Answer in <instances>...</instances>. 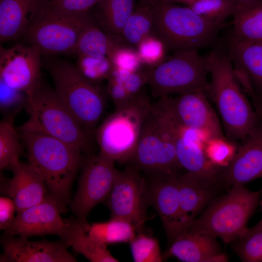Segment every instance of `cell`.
<instances>
[{"mask_svg":"<svg viewBox=\"0 0 262 262\" xmlns=\"http://www.w3.org/2000/svg\"><path fill=\"white\" fill-rule=\"evenodd\" d=\"M112 74L115 76L123 84L127 92L134 98L147 84V69L131 72L114 67Z\"/></svg>","mask_w":262,"mask_h":262,"instance_id":"39","label":"cell"},{"mask_svg":"<svg viewBox=\"0 0 262 262\" xmlns=\"http://www.w3.org/2000/svg\"><path fill=\"white\" fill-rule=\"evenodd\" d=\"M28 162L43 178L49 194L62 212L69 203L71 185L82 166V153L78 148L49 135L19 131Z\"/></svg>","mask_w":262,"mask_h":262,"instance_id":"2","label":"cell"},{"mask_svg":"<svg viewBox=\"0 0 262 262\" xmlns=\"http://www.w3.org/2000/svg\"><path fill=\"white\" fill-rule=\"evenodd\" d=\"M164 260L175 257L184 262H226L227 256L222 251L216 238L187 229L171 242L163 254Z\"/></svg>","mask_w":262,"mask_h":262,"instance_id":"20","label":"cell"},{"mask_svg":"<svg viewBox=\"0 0 262 262\" xmlns=\"http://www.w3.org/2000/svg\"><path fill=\"white\" fill-rule=\"evenodd\" d=\"M180 206L185 230L212 200L215 184L189 173L177 177Z\"/></svg>","mask_w":262,"mask_h":262,"instance_id":"23","label":"cell"},{"mask_svg":"<svg viewBox=\"0 0 262 262\" xmlns=\"http://www.w3.org/2000/svg\"><path fill=\"white\" fill-rule=\"evenodd\" d=\"M41 50L36 47L17 44L0 48V79L10 87L25 93L33 91L41 82Z\"/></svg>","mask_w":262,"mask_h":262,"instance_id":"13","label":"cell"},{"mask_svg":"<svg viewBox=\"0 0 262 262\" xmlns=\"http://www.w3.org/2000/svg\"><path fill=\"white\" fill-rule=\"evenodd\" d=\"M44 64L59 98L91 134L105 109L106 98L102 89L86 80L69 62L48 59Z\"/></svg>","mask_w":262,"mask_h":262,"instance_id":"7","label":"cell"},{"mask_svg":"<svg viewBox=\"0 0 262 262\" xmlns=\"http://www.w3.org/2000/svg\"><path fill=\"white\" fill-rule=\"evenodd\" d=\"M239 5L246 4L255 2L261 0H232Z\"/></svg>","mask_w":262,"mask_h":262,"instance_id":"45","label":"cell"},{"mask_svg":"<svg viewBox=\"0 0 262 262\" xmlns=\"http://www.w3.org/2000/svg\"><path fill=\"white\" fill-rule=\"evenodd\" d=\"M153 33L167 50H196L217 41L222 25L209 21L188 6L158 1L152 6Z\"/></svg>","mask_w":262,"mask_h":262,"instance_id":"4","label":"cell"},{"mask_svg":"<svg viewBox=\"0 0 262 262\" xmlns=\"http://www.w3.org/2000/svg\"><path fill=\"white\" fill-rule=\"evenodd\" d=\"M14 116H6L0 123V169H11L19 161L24 146L14 125Z\"/></svg>","mask_w":262,"mask_h":262,"instance_id":"30","label":"cell"},{"mask_svg":"<svg viewBox=\"0 0 262 262\" xmlns=\"http://www.w3.org/2000/svg\"><path fill=\"white\" fill-rule=\"evenodd\" d=\"M97 18L106 33L121 37L122 31L134 10V0H101Z\"/></svg>","mask_w":262,"mask_h":262,"instance_id":"27","label":"cell"},{"mask_svg":"<svg viewBox=\"0 0 262 262\" xmlns=\"http://www.w3.org/2000/svg\"><path fill=\"white\" fill-rule=\"evenodd\" d=\"M25 109L29 119L16 128L19 131L45 134L68 144L82 153L91 150L88 132L53 90L41 82L27 95Z\"/></svg>","mask_w":262,"mask_h":262,"instance_id":"3","label":"cell"},{"mask_svg":"<svg viewBox=\"0 0 262 262\" xmlns=\"http://www.w3.org/2000/svg\"><path fill=\"white\" fill-rule=\"evenodd\" d=\"M147 69V84L154 98L196 91L207 93V61L197 50L175 51L159 65Z\"/></svg>","mask_w":262,"mask_h":262,"instance_id":"8","label":"cell"},{"mask_svg":"<svg viewBox=\"0 0 262 262\" xmlns=\"http://www.w3.org/2000/svg\"><path fill=\"white\" fill-rule=\"evenodd\" d=\"M136 48L143 65L148 67L156 66L166 59L167 49L164 43L154 33L143 39Z\"/></svg>","mask_w":262,"mask_h":262,"instance_id":"37","label":"cell"},{"mask_svg":"<svg viewBox=\"0 0 262 262\" xmlns=\"http://www.w3.org/2000/svg\"><path fill=\"white\" fill-rule=\"evenodd\" d=\"M242 141L229 164L222 170L221 180L231 187L262 177V123Z\"/></svg>","mask_w":262,"mask_h":262,"instance_id":"18","label":"cell"},{"mask_svg":"<svg viewBox=\"0 0 262 262\" xmlns=\"http://www.w3.org/2000/svg\"><path fill=\"white\" fill-rule=\"evenodd\" d=\"M27 95L22 92L14 89L0 81V109L7 112L11 116H15L22 108L25 107Z\"/></svg>","mask_w":262,"mask_h":262,"instance_id":"40","label":"cell"},{"mask_svg":"<svg viewBox=\"0 0 262 262\" xmlns=\"http://www.w3.org/2000/svg\"><path fill=\"white\" fill-rule=\"evenodd\" d=\"M211 75L206 94L214 103L227 139L243 140L260 123L243 91L227 53L213 50L205 56Z\"/></svg>","mask_w":262,"mask_h":262,"instance_id":"1","label":"cell"},{"mask_svg":"<svg viewBox=\"0 0 262 262\" xmlns=\"http://www.w3.org/2000/svg\"><path fill=\"white\" fill-rule=\"evenodd\" d=\"M75 66L83 78L97 84L107 80L114 68L108 57L78 56Z\"/></svg>","mask_w":262,"mask_h":262,"instance_id":"33","label":"cell"},{"mask_svg":"<svg viewBox=\"0 0 262 262\" xmlns=\"http://www.w3.org/2000/svg\"><path fill=\"white\" fill-rule=\"evenodd\" d=\"M226 48L231 62L246 72L262 99V43L247 42L231 33L227 39Z\"/></svg>","mask_w":262,"mask_h":262,"instance_id":"24","label":"cell"},{"mask_svg":"<svg viewBox=\"0 0 262 262\" xmlns=\"http://www.w3.org/2000/svg\"><path fill=\"white\" fill-rule=\"evenodd\" d=\"M206 95L204 92L196 91L180 94L174 98L169 96L164 97L172 114L185 127L204 134L206 141L225 137L218 118Z\"/></svg>","mask_w":262,"mask_h":262,"instance_id":"15","label":"cell"},{"mask_svg":"<svg viewBox=\"0 0 262 262\" xmlns=\"http://www.w3.org/2000/svg\"><path fill=\"white\" fill-rule=\"evenodd\" d=\"M115 68L135 72L142 69L143 64L133 47L123 45L117 48L108 57Z\"/></svg>","mask_w":262,"mask_h":262,"instance_id":"38","label":"cell"},{"mask_svg":"<svg viewBox=\"0 0 262 262\" xmlns=\"http://www.w3.org/2000/svg\"><path fill=\"white\" fill-rule=\"evenodd\" d=\"M154 33L152 6L143 4L134 9L120 35L123 41L132 47L148 35Z\"/></svg>","mask_w":262,"mask_h":262,"instance_id":"31","label":"cell"},{"mask_svg":"<svg viewBox=\"0 0 262 262\" xmlns=\"http://www.w3.org/2000/svg\"><path fill=\"white\" fill-rule=\"evenodd\" d=\"M11 170L14 175L7 182L4 191L14 201L17 213L45 199L48 189L44 180L28 162L19 160Z\"/></svg>","mask_w":262,"mask_h":262,"instance_id":"21","label":"cell"},{"mask_svg":"<svg viewBox=\"0 0 262 262\" xmlns=\"http://www.w3.org/2000/svg\"><path fill=\"white\" fill-rule=\"evenodd\" d=\"M260 196H261V199L260 201V202L261 205L262 211V189L260 192ZM254 227L257 228H262V218L261 219V220L259 222V223L257 224H256L255 226H254Z\"/></svg>","mask_w":262,"mask_h":262,"instance_id":"47","label":"cell"},{"mask_svg":"<svg viewBox=\"0 0 262 262\" xmlns=\"http://www.w3.org/2000/svg\"><path fill=\"white\" fill-rule=\"evenodd\" d=\"M133 260L135 262H161L164 260L158 240L140 232L130 242Z\"/></svg>","mask_w":262,"mask_h":262,"instance_id":"34","label":"cell"},{"mask_svg":"<svg viewBox=\"0 0 262 262\" xmlns=\"http://www.w3.org/2000/svg\"><path fill=\"white\" fill-rule=\"evenodd\" d=\"M260 198L259 192L233 186L227 194L213 200L187 229L218 237L225 244L237 241L247 230V223Z\"/></svg>","mask_w":262,"mask_h":262,"instance_id":"5","label":"cell"},{"mask_svg":"<svg viewBox=\"0 0 262 262\" xmlns=\"http://www.w3.org/2000/svg\"><path fill=\"white\" fill-rule=\"evenodd\" d=\"M107 81V93L115 109L124 106L133 98L130 96L122 82L112 73Z\"/></svg>","mask_w":262,"mask_h":262,"instance_id":"42","label":"cell"},{"mask_svg":"<svg viewBox=\"0 0 262 262\" xmlns=\"http://www.w3.org/2000/svg\"><path fill=\"white\" fill-rule=\"evenodd\" d=\"M160 116L172 133L181 168L186 172L216 185L221 180L222 168L208 159L204 148L195 139L196 133L181 125L169 111H163Z\"/></svg>","mask_w":262,"mask_h":262,"instance_id":"14","label":"cell"},{"mask_svg":"<svg viewBox=\"0 0 262 262\" xmlns=\"http://www.w3.org/2000/svg\"><path fill=\"white\" fill-rule=\"evenodd\" d=\"M101 0H46L44 6L49 10L68 13H83Z\"/></svg>","mask_w":262,"mask_h":262,"instance_id":"41","label":"cell"},{"mask_svg":"<svg viewBox=\"0 0 262 262\" xmlns=\"http://www.w3.org/2000/svg\"><path fill=\"white\" fill-rule=\"evenodd\" d=\"M16 211L15 203L11 198L0 197V229L5 231L13 223Z\"/></svg>","mask_w":262,"mask_h":262,"instance_id":"43","label":"cell"},{"mask_svg":"<svg viewBox=\"0 0 262 262\" xmlns=\"http://www.w3.org/2000/svg\"><path fill=\"white\" fill-rule=\"evenodd\" d=\"M66 230L64 238L67 246L72 247L92 262H117L107 246L94 239L77 219L66 220Z\"/></svg>","mask_w":262,"mask_h":262,"instance_id":"25","label":"cell"},{"mask_svg":"<svg viewBox=\"0 0 262 262\" xmlns=\"http://www.w3.org/2000/svg\"><path fill=\"white\" fill-rule=\"evenodd\" d=\"M143 4L149 5L152 6L158 0H140Z\"/></svg>","mask_w":262,"mask_h":262,"instance_id":"46","label":"cell"},{"mask_svg":"<svg viewBox=\"0 0 262 262\" xmlns=\"http://www.w3.org/2000/svg\"><path fill=\"white\" fill-rule=\"evenodd\" d=\"M130 162L153 179L176 177L181 174L182 168L177 160L172 133L151 106Z\"/></svg>","mask_w":262,"mask_h":262,"instance_id":"9","label":"cell"},{"mask_svg":"<svg viewBox=\"0 0 262 262\" xmlns=\"http://www.w3.org/2000/svg\"><path fill=\"white\" fill-rule=\"evenodd\" d=\"M46 0H0V40L4 42L24 35L42 10Z\"/></svg>","mask_w":262,"mask_h":262,"instance_id":"22","label":"cell"},{"mask_svg":"<svg viewBox=\"0 0 262 262\" xmlns=\"http://www.w3.org/2000/svg\"><path fill=\"white\" fill-rule=\"evenodd\" d=\"M3 253L0 262H75L76 259L67 250L65 241H30L28 238L5 234L1 239Z\"/></svg>","mask_w":262,"mask_h":262,"instance_id":"17","label":"cell"},{"mask_svg":"<svg viewBox=\"0 0 262 262\" xmlns=\"http://www.w3.org/2000/svg\"><path fill=\"white\" fill-rule=\"evenodd\" d=\"M234 249L243 262H262V228L248 229L237 241Z\"/></svg>","mask_w":262,"mask_h":262,"instance_id":"35","label":"cell"},{"mask_svg":"<svg viewBox=\"0 0 262 262\" xmlns=\"http://www.w3.org/2000/svg\"><path fill=\"white\" fill-rule=\"evenodd\" d=\"M177 177L153 179L148 187L149 205L159 215L170 243L185 230L180 206Z\"/></svg>","mask_w":262,"mask_h":262,"instance_id":"19","label":"cell"},{"mask_svg":"<svg viewBox=\"0 0 262 262\" xmlns=\"http://www.w3.org/2000/svg\"><path fill=\"white\" fill-rule=\"evenodd\" d=\"M92 21L88 12L64 13L43 6L24 35L42 54L73 53L81 33Z\"/></svg>","mask_w":262,"mask_h":262,"instance_id":"10","label":"cell"},{"mask_svg":"<svg viewBox=\"0 0 262 262\" xmlns=\"http://www.w3.org/2000/svg\"><path fill=\"white\" fill-rule=\"evenodd\" d=\"M114 163L99 153L83 159L78 188L70 207L85 229L90 212L106 200L111 191L117 171Z\"/></svg>","mask_w":262,"mask_h":262,"instance_id":"11","label":"cell"},{"mask_svg":"<svg viewBox=\"0 0 262 262\" xmlns=\"http://www.w3.org/2000/svg\"><path fill=\"white\" fill-rule=\"evenodd\" d=\"M85 230L96 241L106 246L130 243L137 231L130 221L115 217L106 222L88 224Z\"/></svg>","mask_w":262,"mask_h":262,"instance_id":"29","label":"cell"},{"mask_svg":"<svg viewBox=\"0 0 262 262\" xmlns=\"http://www.w3.org/2000/svg\"><path fill=\"white\" fill-rule=\"evenodd\" d=\"M140 171L131 165L117 170L111 191L106 199L111 218H120L131 222L141 231L147 220L149 205L148 187Z\"/></svg>","mask_w":262,"mask_h":262,"instance_id":"12","label":"cell"},{"mask_svg":"<svg viewBox=\"0 0 262 262\" xmlns=\"http://www.w3.org/2000/svg\"><path fill=\"white\" fill-rule=\"evenodd\" d=\"M187 5L199 16L220 25L235 14L239 5L232 0H192Z\"/></svg>","mask_w":262,"mask_h":262,"instance_id":"32","label":"cell"},{"mask_svg":"<svg viewBox=\"0 0 262 262\" xmlns=\"http://www.w3.org/2000/svg\"><path fill=\"white\" fill-rule=\"evenodd\" d=\"M151 104L143 89L128 103L115 109L96 131L99 153L115 162H130Z\"/></svg>","mask_w":262,"mask_h":262,"instance_id":"6","label":"cell"},{"mask_svg":"<svg viewBox=\"0 0 262 262\" xmlns=\"http://www.w3.org/2000/svg\"><path fill=\"white\" fill-rule=\"evenodd\" d=\"M158 0L164 2H167V3H176V2H179V3H185L187 4L192 0H158Z\"/></svg>","mask_w":262,"mask_h":262,"instance_id":"44","label":"cell"},{"mask_svg":"<svg viewBox=\"0 0 262 262\" xmlns=\"http://www.w3.org/2000/svg\"><path fill=\"white\" fill-rule=\"evenodd\" d=\"M237 148L234 142L225 137L208 139L205 141L204 147L206 155L210 162L222 168L229 164Z\"/></svg>","mask_w":262,"mask_h":262,"instance_id":"36","label":"cell"},{"mask_svg":"<svg viewBox=\"0 0 262 262\" xmlns=\"http://www.w3.org/2000/svg\"><path fill=\"white\" fill-rule=\"evenodd\" d=\"M232 33L247 42L262 43V0L239 5Z\"/></svg>","mask_w":262,"mask_h":262,"instance_id":"28","label":"cell"},{"mask_svg":"<svg viewBox=\"0 0 262 262\" xmlns=\"http://www.w3.org/2000/svg\"><path fill=\"white\" fill-rule=\"evenodd\" d=\"M61 209L49 194L41 202L17 213L15 219L4 234L30 236L55 234L64 240L66 223L60 215Z\"/></svg>","mask_w":262,"mask_h":262,"instance_id":"16","label":"cell"},{"mask_svg":"<svg viewBox=\"0 0 262 262\" xmlns=\"http://www.w3.org/2000/svg\"><path fill=\"white\" fill-rule=\"evenodd\" d=\"M123 45L126 44L121 37L101 31L93 21L81 33L73 53L78 56L108 57Z\"/></svg>","mask_w":262,"mask_h":262,"instance_id":"26","label":"cell"}]
</instances>
